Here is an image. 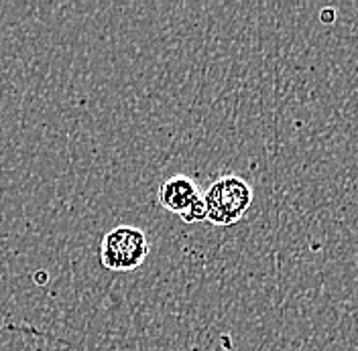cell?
Masks as SVG:
<instances>
[{
  "instance_id": "cell-3",
  "label": "cell",
  "mask_w": 358,
  "mask_h": 351,
  "mask_svg": "<svg viewBox=\"0 0 358 351\" xmlns=\"http://www.w3.org/2000/svg\"><path fill=\"white\" fill-rule=\"evenodd\" d=\"M201 197L203 193L198 183L187 175H173L165 179L157 193L159 205L171 214H178L179 218H183Z\"/></svg>"
},
{
  "instance_id": "cell-1",
  "label": "cell",
  "mask_w": 358,
  "mask_h": 351,
  "mask_svg": "<svg viewBox=\"0 0 358 351\" xmlns=\"http://www.w3.org/2000/svg\"><path fill=\"white\" fill-rule=\"evenodd\" d=\"M252 199V187L243 177H220L203 193L206 221H210L216 227H230L245 218Z\"/></svg>"
},
{
  "instance_id": "cell-2",
  "label": "cell",
  "mask_w": 358,
  "mask_h": 351,
  "mask_svg": "<svg viewBox=\"0 0 358 351\" xmlns=\"http://www.w3.org/2000/svg\"><path fill=\"white\" fill-rule=\"evenodd\" d=\"M151 244L145 230L136 225H116L104 234L100 244V262L112 272H131L147 260Z\"/></svg>"
}]
</instances>
